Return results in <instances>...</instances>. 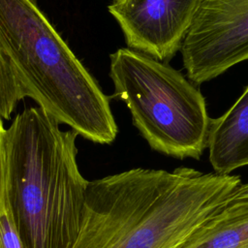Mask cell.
<instances>
[{"label": "cell", "mask_w": 248, "mask_h": 248, "mask_svg": "<svg viewBox=\"0 0 248 248\" xmlns=\"http://www.w3.org/2000/svg\"><path fill=\"white\" fill-rule=\"evenodd\" d=\"M248 199V183L241 184L236 192L232 197L231 201H238V200H245Z\"/></svg>", "instance_id": "12"}, {"label": "cell", "mask_w": 248, "mask_h": 248, "mask_svg": "<svg viewBox=\"0 0 248 248\" xmlns=\"http://www.w3.org/2000/svg\"><path fill=\"white\" fill-rule=\"evenodd\" d=\"M0 248H24L6 204L0 211Z\"/></svg>", "instance_id": "10"}, {"label": "cell", "mask_w": 248, "mask_h": 248, "mask_svg": "<svg viewBox=\"0 0 248 248\" xmlns=\"http://www.w3.org/2000/svg\"><path fill=\"white\" fill-rule=\"evenodd\" d=\"M238 175L137 168L88 181L72 248H180L241 185Z\"/></svg>", "instance_id": "1"}, {"label": "cell", "mask_w": 248, "mask_h": 248, "mask_svg": "<svg viewBox=\"0 0 248 248\" xmlns=\"http://www.w3.org/2000/svg\"><path fill=\"white\" fill-rule=\"evenodd\" d=\"M117 1H124V0H117Z\"/></svg>", "instance_id": "13"}, {"label": "cell", "mask_w": 248, "mask_h": 248, "mask_svg": "<svg viewBox=\"0 0 248 248\" xmlns=\"http://www.w3.org/2000/svg\"><path fill=\"white\" fill-rule=\"evenodd\" d=\"M180 51L197 85L248 60V0H201Z\"/></svg>", "instance_id": "5"}, {"label": "cell", "mask_w": 248, "mask_h": 248, "mask_svg": "<svg viewBox=\"0 0 248 248\" xmlns=\"http://www.w3.org/2000/svg\"><path fill=\"white\" fill-rule=\"evenodd\" d=\"M180 248H248V199L230 201Z\"/></svg>", "instance_id": "8"}, {"label": "cell", "mask_w": 248, "mask_h": 248, "mask_svg": "<svg viewBox=\"0 0 248 248\" xmlns=\"http://www.w3.org/2000/svg\"><path fill=\"white\" fill-rule=\"evenodd\" d=\"M4 133L2 117L0 116V211L5 205V155H4Z\"/></svg>", "instance_id": "11"}, {"label": "cell", "mask_w": 248, "mask_h": 248, "mask_svg": "<svg viewBox=\"0 0 248 248\" xmlns=\"http://www.w3.org/2000/svg\"><path fill=\"white\" fill-rule=\"evenodd\" d=\"M40 107L16 114L4 133L5 204L24 248H72L88 184L74 130Z\"/></svg>", "instance_id": "2"}, {"label": "cell", "mask_w": 248, "mask_h": 248, "mask_svg": "<svg viewBox=\"0 0 248 248\" xmlns=\"http://www.w3.org/2000/svg\"><path fill=\"white\" fill-rule=\"evenodd\" d=\"M113 98L123 101L149 146L178 159H200L212 118L202 92L168 63L129 47L109 55Z\"/></svg>", "instance_id": "4"}, {"label": "cell", "mask_w": 248, "mask_h": 248, "mask_svg": "<svg viewBox=\"0 0 248 248\" xmlns=\"http://www.w3.org/2000/svg\"><path fill=\"white\" fill-rule=\"evenodd\" d=\"M201 0H113L108 13L129 48L169 63L191 27Z\"/></svg>", "instance_id": "6"}, {"label": "cell", "mask_w": 248, "mask_h": 248, "mask_svg": "<svg viewBox=\"0 0 248 248\" xmlns=\"http://www.w3.org/2000/svg\"><path fill=\"white\" fill-rule=\"evenodd\" d=\"M0 48L25 97L96 143L118 132L109 98L56 31L37 0H0Z\"/></svg>", "instance_id": "3"}, {"label": "cell", "mask_w": 248, "mask_h": 248, "mask_svg": "<svg viewBox=\"0 0 248 248\" xmlns=\"http://www.w3.org/2000/svg\"><path fill=\"white\" fill-rule=\"evenodd\" d=\"M25 98L14 71L0 48V116L10 119L17 103Z\"/></svg>", "instance_id": "9"}, {"label": "cell", "mask_w": 248, "mask_h": 248, "mask_svg": "<svg viewBox=\"0 0 248 248\" xmlns=\"http://www.w3.org/2000/svg\"><path fill=\"white\" fill-rule=\"evenodd\" d=\"M207 148L217 173L248 166V86L227 112L212 119Z\"/></svg>", "instance_id": "7"}]
</instances>
